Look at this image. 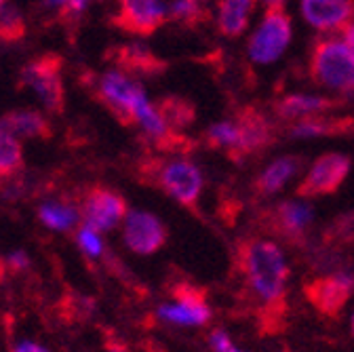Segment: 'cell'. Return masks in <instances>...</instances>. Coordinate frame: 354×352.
<instances>
[{
	"mask_svg": "<svg viewBox=\"0 0 354 352\" xmlns=\"http://www.w3.org/2000/svg\"><path fill=\"white\" fill-rule=\"evenodd\" d=\"M241 272L251 293L266 306L281 304L289 283V263L283 249L268 239H251L241 245Z\"/></svg>",
	"mask_w": 354,
	"mask_h": 352,
	"instance_id": "6da1fadb",
	"label": "cell"
},
{
	"mask_svg": "<svg viewBox=\"0 0 354 352\" xmlns=\"http://www.w3.org/2000/svg\"><path fill=\"white\" fill-rule=\"evenodd\" d=\"M310 76L325 89L354 93V51L335 38H319L310 51Z\"/></svg>",
	"mask_w": 354,
	"mask_h": 352,
	"instance_id": "7a4b0ae2",
	"label": "cell"
},
{
	"mask_svg": "<svg viewBox=\"0 0 354 352\" xmlns=\"http://www.w3.org/2000/svg\"><path fill=\"white\" fill-rule=\"evenodd\" d=\"M19 82L30 89L47 112H62L66 102L64 80H62V59L55 55H42L28 62L21 68Z\"/></svg>",
	"mask_w": 354,
	"mask_h": 352,
	"instance_id": "3957f363",
	"label": "cell"
},
{
	"mask_svg": "<svg viewBox=\"0 0 354 352\" xmlns=\"http://www.w3.org/2000/svg\"><path fill=\"white\" fill-rule=\"evenodd\" d=\"M291 17L283 7H268L249 40V57L255 64H272L291 42Z\"/></svg>",
	"mask_w": 354,
	"mask_h": 352,
	"instance_id": "277c9868",
	"label": "cell"
},
{
	"mask_svg": "<svg viewBox=\"0 0 354 352\" xmlns=\"http://www.w3.org/2000/svg\"><path fill=\"white\" fill-rule=\"evenodd\" d=\"M100 100L122 122H133L136 110L148 100L144 86L120 70H108L97 80Z\"/></svg>",
	"mask_w": 354,
	"mask_h": 352,
	"instance_id": "5b68a950",
	"label": "cell"
},
{
	"mask_svg": "<svg viewBox=\"0 0 354 352\" xmlns=\"http://www.w3.org/2000/svg\"><path fill=\"white\" fill-rule=\"evenodd\" d=\"M122 243L124 247L142 257L154 255L167 243V228L160 222V217L144 211V209H131L122 219Z\"/></svg>",
	"mask_w": 354,
	"mask_h": 352,
	"instance_id": "8992f818",
	"label": "cell"
},
{
	"mask_svg": "<svg viewBox=\"0 0 354 352\" xmlns=\"http://www.w3.org/2000/svg\"><path fill=\"white\" fill-rule=\"evenodd\" d=\"M156 182L167 196L182 207H194L203 192V173L201 169L186 158H173L160 165Z\"/></svg>",
	"mask_w": 354,
	"mask_h": 352,
	"instance_id": "52a82bcc",
	"label": "cell"
},
{
	"mask_svg": "<svg viewBox=\"0 0 354 352\" xmlns=\"http://www.w3.org/2000/svg\"><path fill=\"white\" fill-rule=\"evenodd\" d=\"M352 167L350 156L339 154V152H327L319 156L313 165H310L306 178L301 180L297 194L301 198H317V196H327L339 190L344 180L348 178Z\"/></svg>",
	"mask_w": 354,
	"mask_h": 352,
	"instance_id": "ba28073f",
	"label": "cell"
},
{
	"mask_svg": "<svg viewBox=\"0 0 354 352\" xmlns=\"http://www.w3.org/2000/svg\"><path fill=\"white\" fill-rule=\"evenodd\" d=\"M124 198L112 188H91L80 203V217L84 226L106 234L116 230L127 215Z\"/></svg>",
	"mask_w": 354,
	"mask_h": 352,
	"instance_id": "9c48e42d",
	"label": "cell"
},
{
	"mask_svg": "<svg viewBox=\"0 0 354 352\" xmlns=\"http://www.w3.org/2000/svg\"><path fill=\"white\" fill-rule=\"evenodd\" d=\"M213 311L205 295L194 287L177 289L171 302H162L156 308V319L173 327H203L211 321Z\"/></svg>",
	"mask_w": 354,
	"mask_h": 352,
	"instance_id": "30bf717a",
	"label": "cell"
},
{
	"mask_svg": "<svg viewBox=\"0 0 354 352\" xmlns=\"http://www.w3.org/2000/svg\"><path fill=\"white\" fill-rule=\"evenodd\" d=\"M116 26L131 34L148 36L156 32L169 17L165 0H116Z\"/></svg>",
	"mask_w": 354,
	"mask_h": 352,
	"instance_id": "8fae6325",
	"label": "cell"
},
{
	"mask_svg": "<svg viewBox=\"0 0 354 352\" xmlns=\"http://www.w3.org/2000/svg\"><path fill=\"white\" fill-rule=\"evenodd\" d=\"M299 9L304 19L321 32L344 30L354 21V0H301Z\"/></svg>",
	"mask_w": 354,
	"mask_h": 352,
	"instance_id": "7c38bea8",
	"label": "cell"
},
{
	"mask_svg": "<svg viewBox=\"0 0 354 352\" xmlns=\"http://www.w3.org/2000/svg\"><path fill=\"white\" fill-rule=\"evenodd\" d=\"M354 295V275L352 272H335L323 277L310 287V297L323 315H337Z\"/></svg>",
	"mask_w": 354,
	"mask_h": 352,
	"instance_id": "4fadbf2b",
	"label": "cell"
},
{
	"mask_svg": "<svg viewBox=\"0 0 354 352\" xmlns=\"http://www.w3.org/2000/svg\"><path fill=\"white\" fill-rule=\"evenodd\" d=\"M315 222V209L304 201H283L274 209V224L287 237H304Z\"/></svg>",
	"mask_w": 354,
	"mask_h": 352,
	"instance_id": "5bb4252c",
	"label": "cell"
},
{
	"mask_svg": "<svg viewBox=\"0 0 354 352\" xmlns=\"http://www.w3.org/2000/svg\"><path fill=\"white\" fill-rule=\"evenodd\" d=\"M38 222L53 232H74L80 224H82V217H80V207H76L74 203L68 201H44L38 205Z\"/></svg>",
	"mask_w": 354,
	"mask_h": 352,
	"instance_id": "9a60e30c",
	"label": "cell"
},
{
	"mask_svg": "<svg viewBox=\"0 0 354 352\" xmlns=\"http://www.w3.org/2000/svg\"><path fill=\"white\" fill-rule=\"evenodd\" d=\"M301 158L299 156H281L274 158L268 167H266L255 180V190L261 196H272L281 192L293 178L295 173L301 169Z\"/></svg>",
	"mask_w": 354,
	"mask_h": 352,
	"instance_id": "2e32d148",
	"label": "cell"
},
{
	"mask_svg": "<svg viewBox=\"0 0 354 352\" xmlns=\"http://www.w3.org/2000/svg\"><path fill=\"white\" fill-rule=\"evenodd\" d=\"M0 127L7 129L15 138H49L51 122L38 110H15L0 118Z\"/></svg>",
	"mask_w": 354,
	"mask_h": 352,
	"instance_id": "e0dca14e",
	"label": "cell"
},
{
	"mask_svg": "<svg viewBox=\"0 0 354 352\" xmlns=\"http://www.w3.org/2000/svg\"><path fill=\"white\" fill-rule=\"evenodd\" d=\"M217 5H219V15H217L219 32L228 38L241 36L249 26V17L255 9V0H217Z\"/></svg>",
	"mask_w": 354,
	"mask_h": 352,
	"instance_id": "ac0fdd59",
	"label": "cell"
},
{
	"mask_svg": "<svg viewBox=\"0 0 354 352\" xmlns=\"http://www.w3.org/2000/svg\"><path fill=\"white\" fill-rule=\"evenodd\" d=\"M239 127H241V156L251 154L261 150L263 146L270 144V136H272V129L270 122L266 120L261 114H257L255 110H245L241 114V118H236Z\"/></svg>",
	"mask_w": 354,
	"mask_h": 352,
	"instance_id": "d6986e66",
	"label": "cell"
},
{
	"mask_svg": "<svg viewBox=\"0 0 354 352\" xmlns=\"http://www.w3.org/2000/svg\"><path fill=\"white\" fill-rule=\"evenodd\" d=\"M335 106L333 100L321 95H287L277 104V112L281 118H308L319 116Z\"/></svg>",
	"mask_w": 354,
	"mask_h": 352,
	"instance_id": "ffe728a7",
	"label": "cell"
},
{
	"mask_svg": "<svg viewBox=\"0 0 354 352\" xmlns=\"http://www.w3.org/2000/svg\"><path fill=\"white\" fill-rule=\"evenodd\" d=\"M24 163V150L19 138L0 127V180L17 173Z\"/></svg>",
	"mask_w": 354,
	"mask_h": 352,
	"instance_id": "44dd1931",
	"label": "cell"
},
{
	"mask_svg": "<svg viewBox=\"0 0 354 352\" xmlns=\"http://www.w3.org/2000/svg\"><path fill=\"white\" fill-rule=\"evenodd\" d=\"M207 142L213 148H224L228 152H232L234 156H241V127L236 120H224V122H217L211 124L207 131Z\"/></svg>",
	"mask_w": 354,
	"mask_h": 352,
	"instance_id": "7402d4cb",
	"label": "cell"
},
{
	"mask_svg": "<svg viewBox=\"0 0 354 352\" xmlns=\"http://www.w3.org/2000/svg\"><path fill=\"white\" fill-rule=\"evenodd\" d=\"M74 241H76V247L80 249V253L88 259H102L106 255V241H104V234L93 230L91 226H84L80 224L76 230H74Z\"/></svg>",
	"mask_w": 354,
	"mask_h": 352,
	"instance_id": "603a6c76",
	"label": "cell"
},
{
	"mask_svg": "<svg viewBox=\"0 0 354 352\" xmlns=\"http://www.w3.org/2000/svg\"><path fill=\"white\" fill-rule=\"evenodd\" d=\"M342 129V122H335L331 118H321V116H308L301 122H297L291 129V138L304 140V138H321V136H329L335 133V131Z\"/></svg>",
	"mask_w": 354,
	"mask_h": 352,
	"instance_id": "cb8c5ba5",
	"label": "cell"
},
{
	"mask_svg": "<svg viewBox=\"0 0 354 352\" xmlns=\"http://www.w3.org/2000/svg\"><path fill=\"white\" fill-rule=\"evenodd\" d=\"M26 34V19L24 13L15 5H5L0 9V40L15 42Z\"/></svg>",
	"mask_w": 354,
	"mask_h": 352,
	"instance_id": "d4e9b609",
	"label": "cell"
},
{
	"mask_svg": "<svg viewBox=\"0 0 354 352\" xmlns=\"http://www.w3.org/2000/svg\"><path fill=\"white\" fill-rule=\"evenodd\" d=\"M122 64L129 68V70H146V72H152L160 66V62L152 55L150 49L142 47V45H131V47H124L122 49Z\"/></svg>",
	"mask_w": 354,
	"mask_h": 352,
	"instance_id": "484cf974",
	"label": "cell"
},
{
	"mask_svg": "<svg viewBox=\"0 0 354 352\" xmlns=\"http://www.w3.org/2000/svg\"><path fill=\"white\" fill-rule=\"evenodd\" d=\"M169 15L184 26H192L205 17V9L201 0H173Z\"/></svg>",
	"mask_w": 354,
	"mask_h": 352,
	"instance_id": "4316f807",
	"label": "cell"
},
{
	"mask_svg": "<svg viewBox=\"0 0 354 352\" xmlns=\"http://www.w3.org/2000/svg\"><path fill=\"white\" fill-rule=\"evenodd\" d=\"M93 0H42L44 9L59 11L62 15H80Z\"/></svg>",
	"mask_w": 354,
	"mask_h": 352,
	"instance_id": "83f0119b",
	"label": "cell"
},
{
	"mask_svg": "<svg viewBox=\"0 0 354 352\" xmlns=\"http://www.w3.org/2000/svg\"><path fill=\"white\" fill-rule=\"evenodd\" d=\"M209 346L213 352H251V350L234 346V342L226 329H213L209 333Z\"/></svg>",
	"mask_w": 354,
	"mask_h": 352,
	"instance_id": "f1b7e54d",
	"label": "cell"
},
{
	"mask_svg": "<svg viewBox=\"0 0 354 352\" xmlns=\"http://www.w3.org/2000/svg\"><path fill=\"white\" fill-rule=\"evenodd\" d=\"M7 266H9L11 270H15V272H24V270H28V268L32 266V259H30L28 251H24V249H13V251L7 253Z\"/></svg>",
	"mask_w": 354,
	"mask_h": 352,
	"instance_id": "f546056e",
	"label": "cell"
},
{
	"mask_svg": "<svg viewBox=\"0 0 354 352\" xmlns=\"http://www.w3.org/2000/svg\"><path fill=\"white\" fill-rule=\"evenodd\" d=\"M11 352H51V350H49L47 346H44V344L36 342V340L24 337V340H19V342L13 344Z\"/></svg>",
	"mask_w": 354,
	"mask_h": 352,
	"instance_id": "4dcf8cb0",
	"label": "cell"
},
{
	"mask_svg": "<svg viewBox=\"0 0 354 352\" xmlns=\"http://www.w3.org/2000/svg\"><path fill=\"white\" fill-rule=\"evenodd\" d=\"M344 40H346V45L354 51V21L344 28Z\"/></svg>",
	"mask_w": 354,
	"mask_h": 352,
	"instance_id": "1f68e13d",
	"label": "cell"
},
{
	"mask_svg": "<svg viewBox=\"0 0 354 352\" xmlns=\"http://www.w3.org/2000/svg\"><path fill=\"white\" fill-rule=\"evenodd\" d=\"M266 7H283L285 0H261Z\"/></svg>",
	"mask_w": 354,
	"mask_h": 352,
	"instance_id": "d6a6232c",
	"label": "cell"
},
{
	"mask_svg": "<svg viewBox=\"0 0 354 352\" xmlns=\"http://www.w3.org/2000/svg\"><path fill=\"white\" fill-rule=\"evenodd\" d=\"M350 333H352V337H354V313H352V317H350Z\"/></svg>",
	"mask_w": 354,
	"mask_h": 352,
	"instance_id": "836d02e7",
	"label": "cell"
},
{
	"mask_svg": "<svg viewBox=\"0 0 354 352\" xmlns=\"http://www.w3.org/2000/svg\"><path fill=\"white\" fill-rule=\"evenodd\" d=\"M5 5H7V0H0V9H3Z\"/></svg>",
	"mask_w": 354,
	"mask_h": 352,
	"instance_id": "e575fe53",
	"label": "cell"
}]
</instances>
